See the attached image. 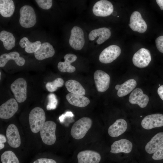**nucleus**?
Masks as SVG:
<instances>
[{
  "label": "nucleus",
  "mask_w": 163,
  "mask_h": 163,
  "mask_svg": "<svg viewBox=\"0 0 163 163\" xmlns=\"http://www.w3.org/2000/svg\"><path fill=\"white\" fill-rule=\"evenodd\" d=\"M41 43L39 41L31 42L26 37L21 38L19 42V45L22 48H25L26 52L29 53L36 52L40 47Z\"/></svg>",
  "instance_id": "cd10ccee"
},
{
  "label": "nucleus",
  "mask_w": 163,
  "mask_h": 163,
  "mask_svg": "<svg viewBox=\"0 0 163 163\" xmlns=\"http://www.w3.org/2000/svg\"><path fill=\"white\" fill-rule=\"evenodd\" d=\"M45 120V114L43 109L38 107L33 108L29 116L30 127L32 132L34 133L39 132Z\"/></svg>",
  "instance_id": "f257e3e1"
},
{
  "label": "nucleus",
  "mask_w": 163,
  "mask_h": 163,
  "mask_svg": "<svg viewBox=\"0 0 163 163\" xmlns=\"http://www.w3.org/2000/svg\"><path fill=\"white\" fill-rule=\"evenodd\" d=\"M142 127L146 129L163 126V114L155 113L145 116L141 123Z\"/></svg>",
  "instance_id": "ddd939ff"
},
{
  "label": "nucleus",
  "mask_w": 163,
  "mask_h": 163,
  "mask_svg": "<svg viewBox=\"0 0 163 163\" xmlns=\"http://www.w3.org/2000/svg\"><path fill=\"white\" fill-rule=\"evenodd\" d=\"M127 124L123 119L117 120L108 129V133L111 137H117L123 133L126 130Z\"/></svg>",
  "instance_id": "6ab92c4d"
},
{
  "label": "nucleus",
  "mask_w": 163,
  "mask_h": 163,
  "mask_svg": "<svg viewBox=\"0 0 163 163\" xmlns=\"http://www.w3.org/2000/svg\"><path fill=\"white\" fill-rule=\"evenodd\" d=\"M49 102L46 106L48 110H53L56 108L58 101L56 95L53 94H50L48 96Z\"/></svg>",
  "instance_id": "2f4dec72"
},
{
  "label": "nucleus",
  "mask_w": 163,
  "mask_h": 163,
  "mask_svg": "<svg viewBox=\"0 0 163 163\" xmlns=\"http://www.w3.org/2000/svg\"><path fill=\"white\" fill-rule=\"evenodd\" d=\"M18 109L17 101L14 98L8 99L0 107V118L7 119L13 117Z\"/></svg>",
  "instance_id": "1a4fd4ad"
},
{
  "label": "nucleus",
  "mask_w": 163,
  "mask_h": 163,
  "mask_svg": "<svg viewBox=\"0 0 163 163\" xmlns=\"http://www.w3.org/2000/svg\"><path fill=\"white\" fill-rule=\"evenodd\" d=\"M35 1L38 6L43 9H49L52 5V1L51 0H36Z\"/></svg>",
  "instance_id": "473e14b6"
},
{
  "label": "nucleus",
  "mask_w": 163,
  "mask_h": 163,
  "mask_svg": "<svg viewBox=\"0 0 163 163\" xmlns=\"http://www.w3.org/2000/svg\"><path fill=\"white\" fill-rule=\"evenodd\" d=\"M0 40L3 43L5 49L10 50L15 46V39L11 33L2 30L0 33Z\"/></svg>",
  "instance_id": "c85d7f7f"
},
{
  "label": "nucleus",
  "mask_w": 163,
  "mask_h": 163,
  "mask_svg": "<svg viewBox=\"0 0 163 163\" xmlns=\"http://www.w3.org/2000/svg\"><path fill=\"white\" fill-rule=\"evenodd\" d=\"M65 86L70 93L84 96L85 94V90L82 85L77 81L70 79L65 83Z\"/></svg>",
  "instance_id": "bb28decb"
},
{
  "label": "nucleus",
  "mask_w": 163,
  "mask_h": 163,
  "mask_svg": "<svg viewBox=\"0 0 163 163\" xmlns=\"http://www.w3.org/2000/svg\"><path fill=\"white\" fill-rule=\"evenodd\" d=\"M94 77L98 92H104L107 90L110 82V77L107 73L101 70H97L94 72Z\"/></svg>",
  "instance_id": "9b49d317"
},
{
  "label": "nucleus",
  "mask_w": 163,
  "mask_h": 163,
  "mask_svg": "<svg viewBox=\"0 0 163 163\" xmlns=\"http://www.w3.org/2000/svg\"><path fill=\"white\" fill-rule=\"evenodd\" d=\"M56 125L53 121L45 122L40 130L41 137L43 142L47 145H52L56 142L55 132Z\"/></svg>",
  "instance_id": "20e7f679"
},
{
  "label": "nucleus",
  "mask_w": 163,
  "mask_h": 163,
  "mask_svg": "<svg viewBox=\"0 0 163 163\" xmlns=\"http://www.w3.org/2000/svg\"><path fill=\"white\" fill-rule=\"evenodd\" d=\"M157 93L160 98L163 101V85L159 86L157 90Z\"/></svg>",
  "instance_id": "4c0bfd02"
},
{
  "label": "nucleus",
  "mask_w": 163,
  "mask_h": 163,
  "mask_svg": "<svg viewBox=\"0 0 163 163\" xmlns=\"http://www.w3.org/2000/svg\"><path fill=\"white\" fill-rule=\"evenodd\" d=\"M15 6L12 0H0V13L4 17L11 16L14 12Z\"/></svg>",
  "instance_id": "a878e982"
},
{
  "label": "nucleus",
  "mask_w": 163,
  "mask_h": 163,
  "mask_svg": "<svg viewBox=\"0 0 163 163\" xmlns=\"http://www.w3.org/2000/svg\"><path fill=\"white\" fill-rule=\"evenodd\" d=\"M152 158L155 160L163 159V145L153 153Z\"/></svg>",
  "instance_id": "72a5a7b5"
},
{
  "label": "nucleus",
  "mask_w": 163,
  "mask_h": 163,
  "mask_svg": "<svg viewBox=\"0 0 163 163\" xmlns=\"http://www.w3.org/2000/svg\"><path fill=\"white\" fill-rule=\"evenodd\" d=\"M64 83L63 79L60 78H57L52 82H48L46 85V89L49 92L55 91L58 87L62 86Z\"/></svg>",
  "instance_id": "7c9ffc66"
},
{
  "label": "nucleus",
  "mask_w": 163,
  "mask_h": 163,
  "mask_svg": "<svg viewBox=\"0 0 163 163\" xmlns=\"http://www.w3.org/2000/svg\"><path fill=\"white\" fill-rule=\"evenodd\" d=\"M77 59V56L75 54L68 53L64 56L65 61L64 62H60L57 65L59 70L61 72H68L72 73L75 70V67L71 64L75 62Z\"/></svg>",
  "instance_id": "412c9836"
},
{
  "label": "nucleus",
  "mask_w": 163,
  "mask_h": 163,
  "mask_svg": "<svg viewBox=\"0 0 163 163\" xmlns=\"http://www.w3.org/2000/svg\"><path fill=\"white\" fill-rule=\"evenodd\" d=\"M113 7L110 1L101 0L97 2L92 8L93 14L97 16L106 17L110 15L113 12Z\"/></svg>",
  "instance_id": "9d476101"
},
{
  "label": "nucleus",
  "mask_w": 163,
  "mask_h": 163,
  "mask_svg": "<svg viewBox=\"0 0 163 163\" xmlns=\"http://www.w3.org/2000/svg\"><path fill=\"white\" fill-rule=\"evenodd\" d=\"M66 98L69 104L79 107H85L90 102L89 99L86 97L70 93L67 94Z\"/></svg>",
  "instance_id": "393cba45"
},
{
  "label": "nucleus",
  "mask_w": 163,
  "mask_h": 163,
  "mask_svg": "<svg viewBox=\"0 0 163 163\" xmlns=\"http://www.w3.org/2000/svg\"><path fill=\"white\" fill-rule=\"evenodd\" d=\"M137 83L135 80L131 79L121 85H117L115 89L117 90V94L119 97L126 96L133 91L136 87Z\"/></svg>",
  "instance_id": "b1692460"
},
{
  "label": "nucleus",
  "mask_w": 163,
  "mask_h": 163,
  "mask_svg": "<svg viewBox=\"0 0 163 163\" xmlns=\"http://www.w3.org/2000/svg\"><path fill=\"white\" fill-rule=\"evenodd\" d=\"M133 148V144L129 140L122 139L115 141L111 145L110 152L117 154L120 152L129 153L131 152Z\"/></svg>",
  "instance_id": "f3484780"
},
{
  "label": "nucleus",
  "mask_w": 163,
  "mask_h": 163,
  "mask_svg": "<svg viewBox=\"0 0 163 163\" xmlns=\"http://www.w3.org/2000/svg\"><path fill=\"white\" fill-rule=\"evenodd\" d=\"M151 60L150 51L145 48H142L133 55L132 61L134 65L139 68H144L147 66Z\"/></svg>",
  "instance_id": "6e6552de"
},
{
  "label": "nucleus",
  "mask_w": 163,
  "mask_h": 163,
  "mask_svg": "<svg viewBox=\"0 0 163 163\" xmlns=\"http://www.w3.org/2000/svg\"><path fill=\"white\" fill-rule=\"evenodd\" d=\"M2 163H20L15 154L11 151H7L4 152L1 157Z\"/></svg>",
  "instance_id": "c756f323"
},
{
  "label": "nucleus",
  "mask_w": 163,
  "mask_h": 163,
  "mask_svg": "<svg viewBox=\"0 0 163 163\" xmlns=\"http://www.w3.org/2000/svg\"><path fill=\"white\" fill-rule=\"evenodd\" d=\"M6 136L8 144L14 148L19 147L21 144L20 135L17 127L13 124L8 125L6 131Z\"/></svg>",
  "instance_id": "2eb2a0df"
},
{
  "label": "nucleus",
  "mask_w": 163,
  "mask_h": 163,
  "mask_svg": "<svg viewBox=\"0 0 163 163\" xmlns=\"http://www.w3.org/2000/svg\"><path fill=\"white\" fill-rule=\"evenodd\" d=\"M70 116H73L72 113L71 112H67L66 113L63 115H62L61 116L59 117V119L60 122H62L63 120L65 117Z\"/></svg>",
  "instance_id": "58836bf2"
},
{
  "label": "nucleus",
  "mask_w": 163,
  "mask_h": 163,
  "mask_svg": "<svg viewBox=\"0 0 163 163\" xmlns=\"http://www.w3.org/2000/svg\"><path fill=\"white\" fill-rule=\"evenodd\" d=\"M78 163H99L101 156L97 152L91 150L80 152L77 155Z\"/></svg>",
  "instance_id": "dca6fc26"
},
{
  "label": "nucleus",
  "mask_w": 163,
  "mask_h": 163,
  "mask_svg": "<svg viewBox=\"0 0 163 163\" xmlns=\"http://www.w3.org/2000/svg\"><path fill=\"white\" fill-rule=\"evenodd\" d=\"M70 46L75 50H81L85 43L84 32L82 29L78 26H74L72 29L69 39Z\"/></svg>",
  "instance_id": "423d86ee"
},
{
  "label": "nucleus",
  "mask_w": 163,
  "mask_h": 163,
  "mask_svg": "<svg viewBox=\"0 0 163 163\" xmlns=\"http://www.w3.org/2000/svg\"><path fill=\"white\" fill-rule=\"evenodd\" d=\"M27 83L23 78L16 79L11 85V89L16 100L19 103L24 101L27 97Z\"/></svg>",
  "instance_id": "39448f33"
},
{
  "label": "nucleus",
  "mask_w": 163,
  "mask_h": 163,
  "mask_svg": "<svg viewBox=\"0 0 163 163\" xmlns=\"http://www.w3.org/2000/svg\"><path fill=\"white\" fill-rule=\"evenodd\" d=\"M121 52L120 48L118 46L111 45L104 49L100 53L99 60L104 64L111 63L120 55Z\"/></svg>",
  "instance_id": "0eeeda50"
},
{
  "label": "nucleus",
  "mask_w": 163,
  "mask_h": 163,
  "mask_svg": "<svg viewBox=\"0 0 163 163\" xmlns=\"http://www.w3.org/2000/svg\"><path fill=\"white\" fill-rule=\"evenodd\" d=\"M10 60H14L18 66H22L25 63L24 59L20 56L19 53L16 51L8 53H4L0 56V67H3Z\"/></svg>",
  "instance_id": "5701e85b"
},
{
  "label": "nucleus",
  "mask_w": 163,
  "mask_h": 163,
  "mask_svg": "<svg viewBox=\"0 0 163 163\" xmlns=\"http://www.w3.org/2000/svg\"><path fill=\"white\" fill-rule=\"evenodd\" d=\"M19 23L21 26L29 28L34 26L36 23V18L35 11L31 6H23L20 10Z\"/></svg>",
  "instance_id": "7ed1b4c3"
},
{
  "label": "nucleus",
  "mask_w": 163,
  "mask_h": 163,
  "mask_svg": "<svg viewBox=\"0 0 163 163\" xmlns=\"http://www.w3.org/2000/svg\"><path fill=\"white\" fill-rule=\"evenodd\" d=\"M92 124V121L90 118H81L73 124L71 130V136L76 139H82L91 128Z\"/></svg>",
  "instance_id": "f03ea898"
},
{
  "label": "nucleus",
  "mask_w": 163,
  "mask_h": 163,
  "mask_svg": "<svg viewBox=\"0 0 163 163\" xmlns=\"http://www.w3.org/2000/svg\"><path fill=\"white\" fill-rule=\"evenodd\" d=\"M163 145V132L155 135L146 144L145 149L149 154H153Z\"/></svg>",
  "instance_id": "4be33fe9"
},
{
  "label": "nucleus",
  "mask_w": 163,
  "mask_h": 163,
  "mask_svg": "<svg viewBox=\"0 0 163 163\" xmlns=\"http://www.w3.org/2000/svg\"><path fill=\"white\" fill-rule=\"evenodd\" d=\"M55 53L53 46L46 42L41 44L39 48L34 53V55L36 59L41 60L53 56Z\"/></svg>",
  "instance_id": "aec40b11"
},
{
  "label": "nucleus",
  "mask_w": 163,
  "mask_h": 163,
  "mask_svg": "<svg viewBox=\"0 0 163 163\" xmlns=\"http://www.w3.org/2000/svg\"><path fill=\"white\" fill-rule=\"evenodd\" d=\"M111 35V32L108 28L101 27L91 30L89 34L88 38L90 40L92 41L98 37V38L96 42L97 44H101L108 39Z\"/></svg>",
  "instance_id": "a211bd4d"
},
{
  "label": "nucleus",
  "mask_w": 163,
  "mask_h": 163,
  "mask_svg": "<svg viewBox=\"0 0 163 163\" xmlns=\"http://www.w3.org/2000/svg\"><path fill=\"white\" fill-rule=\"evenodd\" d=\"M129 25L133 31L141 33H144L147 28V24L141 14L136 11H134L131 14Z\"/></svg>",
  "instance_id": "f8f14e48"
},
{
  "label": "nucleus",
  "mask_w": 163,
  "mask_h": 163,
  "mask_svg": "<svg viewBox=\"0 0 163 163\" xmlns=\"http://www.w3.org/2000/svg\"><path fill=\"white\" fill-rule=\"evenodd\" d=\"M6 141V139L4 135L2 134H0V149H3L4 146V143Z\"/></svg>",
  "instance_id": "e433bc0d"
},
{
  "label": "nucleus",
  "mask_w": 163,
  "mask_h": 163,
  "mask_svg": "<svg viewBox=\"0 0 163 163\" xmlns=\"http://www.w3.org/2000/svg\"><path fill=\"white\" fill-rule=\"evenodd\" d=\"M149 101L148 96L143 93L139 88L135 89L130 94L129 97V102L133 104H137L141 108L146 107Z\"/></svg>",
  "instance_id": "4468645a"
},
{
  "label": "nucleus",
  "mask_w": 163,
  "mask_h": 163,
  "mask_svg": "<svg viewBox=\"0 0 163 163\" xmlns=\"http://www.w3.org/2000/svg\"><path fill=\"white\" fill-rule=\"evenodd\" d=\"M155 43L158 51L163 53V35L161 36L156 39Z\"/></svg>",
  "instance_id": "f704fd0d"
},
{
  "label": "nucleus",
  "mask_w": 163,
  "mask_h": 163,
  "mask_svg": "<svg viewBox=\"0 0 163 163\" xmlns=\"http://www.w3.org/2000/svg\"><path fill=\"white\" fill-rule=\"evenodd\" d=\"M33 163H57L54 160L50 158H41L37 159Z\"/></svg>",
  "instance_id": "c9c22d12"
},
{
  "label": "nucleus",
  "mask_w": 163,
  "mask_h": 163,
  "mask_svg": "<svg viewBox=\"0 0 163 163\" xmlns=\"http://www.w3.org/2000/svg\"><path fill=\"white\" fill-rule=\"evenodd\" d=\"M156 2L161 10H163V0H156Z\"/></svg>",
  "instance_id": "ea45409f"
}]
</instances>
